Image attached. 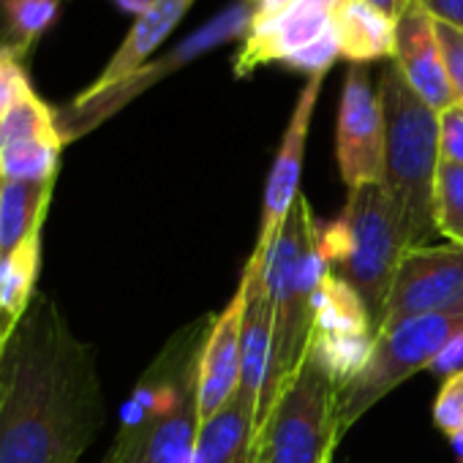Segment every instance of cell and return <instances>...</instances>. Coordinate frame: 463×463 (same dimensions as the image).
I'll use <instances>...</instances> for the list:
<instances>
[{
  "mask_svg": "<svg viewBox=\"0 0 463 463\" xmlns=\"http://www.w3.org/2000/svg\"><path fill=\"white\" fill-rule=\"evenodd\" d=\"M101 422L93 346L36 295L0 363V463H77Z\"/></svg>",
  "mask_w": 463,
  "mask_h": 463,
  "instance_id": "1",
  "label": "cell"
},
{
  "mask_svg": "<svg viewBox=\"0 0 463 463\" xmlns=\"http://www.w3.org/2000/svg\"><path fill=\"white\" fill-rule=\"evenodd\" d=\"M202 330L177 335L145 373L123 414L118 441L104 463H194L199 433V354Z\"/></svg>",
  "mask_w": 463,
  "mask_h": 463,
  "instance_id": "2",
  "label": "cell"
},
{
  "mask_svg": "<svg viewBox=\"0 0 463 463\" xmlns=\"http://www.w3.org/2000/svg\"><path fill=\"white\" fill-rule=\"evenodd\" d=\"M325 273L327 268L319 251V223L308 199L298 196L270 254L265 257V287L273 308V354L254 433L287 382L308 357L314 335V303Z\"/></svg>",
  "mask_w": 463,
  "mask_h": 463,
  "instance_id": "3",
  "label": "cell"
},
{
  "mask_svg": "<svg viewBox=\"0 0 463 463\" xmlns=\"http://www.w3.org/2000/svg\"><path fill=\"white\" fill-rule=\"evenodd\" d=\"M384 109V180L392 196L409 249L430 246L436 229V172H439V112H433L401 77L392 61L379 71Z\"/></svg>",
  "mask_w": 463,
  "mask_h": 463,
  "instance_id": "4",
  "label": "cell"
},
{
  "mask_svg": "<svg viewBox=\"0 0 463 463\" xmlns=\"http://www.w3.org/2000/svg\"><path fill=\"white\" fill-rule=\"evenodd\" d=\"M406 249L403 218L382 183L349 188L341 215L319 226V251L327 273L346 281L363 298L373 333L384 325L387 300Z\"/></svg>",
  "mask_w": 463,
  "mask_h": 463,
  "instance_id": "5",
  "label": "cell"
},
{
  "mask_svg": "<svg viewBox=\"0 0 463 463\" xmlns=\"http://www.w3.org/2000/svg\"><path fill=\"white\" fill-rule=\"evenodd\" d=\"M463 335V314H425L376 333L365 365L335 392V436L341 439L373 403Z\"/></svg>",
  "mask_w": 463,
  "mask_h": 463,
  "instance_id": "6",
  "label": "cell"
},
{
  "mask_svg": "<svg viewBox=\"0 0 463 463\" xmlns=\"http://www.w3.org/2000/svg\"><path fill=\"white\" fill-rule=\"evenodd\" d=\"M251 20H254V6L249 0H232L229 6L215 12L204 25H199L196 31L183 36L166 52L147 61L142 69H137L131 77H126L115 88L96 93V96H85V93L74 96L66 107L58 109V123H61L66 145L90 134L93 128L107 123L112 115H118L123 107H128L134 99H139L142 93H147L166 77L177 74L188 63H194V61L204 58L207 52L226 47L232 42H243L251 28Z\"/></svg>",
  "mask_w": 463,
  "mask_h": 463,
  "instance_id": "7",
  "label": "cell"
},
{
  "mask_svg": "<svg viewBox=\"0 0 463 463\" xmlns=\"http://www.w3.org/2000/svg\"><path fill=\"white\" fill-rule=\"evenodd\" d=\"M338 384L308 357L254 433L251 463H327L335 436Z\"/></svg>",
  "mask_w": 463,
  "mask_h": 463,
  "instance_id": "8",
  "label": "cell"
},
{
  "mask_svg": "<svg viewBox=\"0 0 463 463\" xmlns=\"http://www.w3.org/2000/svg\"><path fill=\"white\" fill-rule=\"evenodd\" d=\"M344 0H298L273 17L251 20L241 50L232 55V71L238 80L273 63L306 77L330 71L341 58L335 33V12Z\"/></svg>",
  "mask_w": 463,
  "mask_h": 463,
  "instance_id": "9",
  "label": "cell"
},
{
  "mask_svg": "<svg viewBox=\"0 0 463 463\" xmlns=\"http://www.w3.org/2000/svg\"><path fill=\"white\" fill-rule=\"evenodd\" d=\"M335 158L346 188L384 180V109L371 66H349L344 77Z\"/></svg>",
  "mask_w": 463,
  "mask_h": 463,
  "instance_id": "10",
  "label": "cell"
},
{
  "mask_svg": "<svg viewBox=\"0 0 463 463\" xmlns=\"http://www.w3.org/2000/svg\"><path fill=\"white\" fill-rule=\"evenodd\" d=\"M425 314H463V246H417L401 257L382 330Z\"/></svg>",
  "mask_w": 463,
  "mask_h": 463,
  "instance_id": "11",
  "label": "cell"
},
{
  "mask_svg": "<svg viewBox=\"0 0 463 463\" xmlns=\"http://www.w3.org/2000/svg\"><path fill=\"white\" fill-rule=\"evenodd\" d=\"M327 71L311 74L295 101V109L289 115L287 131L281 137L279 153L273 158L270 166V177L265 185V207H262V226H260V241L251 257L262 260L270 254L279 232L289 215V210L295 207L300 191V172H303V158H306V145H308V131H311V120H314V109L322 93Z\"/></svg>",
  "mask_w": 463,
  "mask_h": 463,
  "instance_id": "12",
  "label": "cell"
},
{
  "mask_svg": "<svg viewBox=\"0 0 463 463\" xmlns=\"http://www.w3.org/2000/svg\"><path fill=\"white\" fill-rule=\"evenodd\" d=\"M395 69L406 85L433 109L444 112L458 104V96L449 85L441 44L436 36V20L417 4L409 6L395 23Z\"/></svg>",
  "mask_w": 463,
  "mask_h": 463,
  "instance_id": "13",
  "label": "cell"
},
{
  "mask_svg": "<svg viewBox=\"0 0 463 463\" xmlns=\"http://www.w3.org/2000/svg\"><path fill=\"white\" fill-rule=\"evenodd\" d=\"M246 311V289L241 284L232 303L213 319L202 354H199V376H196V398H199V420H210L221 411L238 392L241 382V327Z\"/></svg>",
  "mask_w": 463,
  "mask_h": 463,
  "instance_id": "14",
  "label": "cell"
},
{
  "mask_svg": "<svg viewBox=\"0 0 463 463\" xmlns=\"http://www.w3.org/2000/svg\"><path fill=\"white\" fill-rule=\"evenodd\" d=\"M194 4L196 0H153V4L134 20L126 39L120 42V47L112 52L109 63L104 66V71L82 93L85 96L104 93L115 88L118 82H123L126 77H131L147 61H153L156 50L172 36V31L183 23V17L191 12Z\"/></svg>",
  "mask_w": 463,
  "mask_h": 463,
  "instance_id": "15",
  "label": "cell"
},
{
  "mask_svg": "<svg viewBox=\"0 0 463 463\" xmlns=\"http://www.w3.org/2000/svg\"><path fill=\"white\" fill-rule=\"evenodd\" d=\"M341 58L349 66H371L395 58V20L365 0H344L335 12Z\"/></svg>",
  "mask_w": 463,
  "mask_h": 463,
  "instance_id": "16",
  "label": "cell"
},
{
  "mask_svg": "<svg viewBox=\"0 0 463 463\" xmlns=\"http://www.w3.org/2000/svg\"><path fill=\"white\" fill-rule=\"evenodd\" d=\"M254 411L235 395L199 425L194 463H251Z\"/></svg>",
  "mask_w": 463,
  "mask_h": 463,
  "instance_id": "17",
  "label": "cell"
},
{
  "mask_svg": "<svg viewBox=\"0 0 463 463\" xmlns=\"http://www.w3.org/2000/svg\"><path fill=\"white\" fill-rule=\"evenodd\" d=\"M52 191L55 180H4V188H0V257L14 251L33 232H42L52 202Z\"/></svg>",
  "mask_w": 463,
  "mask_h": 463,
  "instance_id": "18",
  "label": "cell"
},
{
  "mask_svg": "<svg viewBox=\"0 0 463 463\" xmlns=\"http://www.w3.org/2000/svg\"><path fill=\"white\" fill-rule=\"evenodd\" d=\"M376 338L371 314L363 298L338 276L325 273L314 303L311 338Z\"/></svg>",
  "mask_w": 463,
  "mask_h": 463,
  "instance_id": "19",
  "label": "cell"
},
{
  "mask_svg": "<svg viewBox=\"0 0 463 463\" xmlns=\"http://www.w3.org/2000/svg\"><path fill=\"white\" fill-rule=\"evenodd\" d=\"M42 270V232H33L14 251L0 257V314L23 322L36 300Z\"/></svg>",
  "mask_w": 463,
  "mask_h": 463,
  "instance_id": "20",
  "label": "cell"
},
{
  "mask_svg": "<svg viewBox=\"0 0 463 463\" xmlns=\"http://www.w3.org/2000/svg\"><path fill=\"white\" fill-rule=\"evenodd\" d=\"M66 0H0V44L25 61L58 23Z\"/></svg>",
  "mask_w": 463,
  "mask_h": 463,
  "instance_id": "21",
  "label": "cell"
},
{
  "mask_svg": "<svg viewBox=\"0 0 463 463\" xmlns=\"http://www.w3.org/2000/svg\"><path fill=\"white\" fill-rule=\"evenodd\" d=\"M33 139H63L58 109L50 107L36 90L20 99L4 118H0V147Z\"/></svg>",
  "mask_w": 463,
  "mask_h": 463,
  "instance_id": "22",
  "label": "cell"
},
{
  "mask_svg": "<svg viewBox=\"0 0 463 463\" xmlns=\"http://www.w3.org/2000/svg\"><path fill=\"white\" fill-rule=\"evenodd\" d=\"M66 142L61 139H33L0 147V175L4 180L23 183H47L58 177L61 153Z\"/></svg>",
  "mask_w": 463,
  "mask_h": 463,
  "instance_id": "23",
  "label": "cell"
},
{
  "mask_svg": "<svg viewBox=\"0 0 463 463\" xmlns=\"http://www.w3.org/2000/svg\"><path fill=\"white\" fill-rule=\"evenodd\" d=\"M436 229L455 246H463V166L447 161H439L436 172Z\"/></svg>",
  "mask_w": 463,
  "mask_h": 463,
  "instance_id": "24",
  "label": "cell"
},
{
  "mask_svg": "<svg viewBox=\"0 0 463 463\" xmlns=\"http://www.w3.org/2000/svg\"><path fill=\"white\" fill-rule=\"evenodd\" d=\"M33 93L25 58L12 47L0 44V118H4L20 99Z\"/></svg>",
  "mask_w": 463,
  "mask_h": 463,
  "instance_id": "25",
  "label": "cell"
},
{
  "mask_svg": "<svg viewBox=\"0 0 463 463\" xmlns=\"http://www.w3.org/2000/svg\"><path fill=\"white\" fill-rule=\"evenodd\" d=\"M433 422L449 439L463 433V371H455L444 379L433 403Z\"/></svg>",
  "mask_w": 463,
  "mask_h": 463,
  "instance_id": "26",
  "label": "cell"
},
{
  "mask_svg": "<svg viewBox=\"0 0 463 463\" xmlns=\"http://www.w3.org/2000/svg\"><path fill=\"white\" fill-rule=\"evenodd\" d=\"M439 158L463 166V104L439 112Z\"/></svg>",
  "mask_w": 463,
  "mask_h": 463,
  "instance_id": "27",
  "label": "cell"
},
{
  "mask_svg": "<svg viewBox=\"0 0 463 463\" xmlns=\"http://www.w3.org/2000/svg\"><path fill=\"white\" fill-rule=\"evenodd\" d=\"M436 36L441 44V55H444V69L449 77V85L458 96V101L463 104V31L436 23Z\"/></svg>",
  "mask_w": 463,
  "mask_h": 463,
  "instance_id": "28",
  "label": "cell"
},
{
  "mask_svg": "<svg viewBox=\"0 0 463 463\" xmlns=\"http://www.w3.org/2000/svg\"><path fill=\"white\" fill-rule=\"evenodd\" d=\"M420 4L436 23L463 31V0H420Z\"/></svg>",
  "mask_w": 463,
  "mask_h": 463,
  "instance_id": "29",
  "label": "cell"
},
{
  "mask_svg": "<svg viewBox=\"0 0 463 463\" xmlns=\"http://www.w3.org/2000/svg\"><path fill=\"white\" fill-rule=\"evenodd\" d=\"M428 371H433V373H444V376H449V373H455V371H463V335L460 338H455L433 363H430V368Z\"/></svg>",
  "mask_w": 463,
  "mask_h": 463,
  "instance_id": "30",
  "label": "cell"
},
{
  "mask_svg": "<svg viewBox=\"0 0 463 463\" xmlns=\"http://www.w3.org/2000/svg\"><path fill=\"white\" fill-rule=\"evenodd\" d=\"M365 4L376 6L379 12H384L387 17H392V20L398 23V17H401L409 6H414L417 0H365Z\"/></svg>",
  "mask_w": 463,
  "mask_h": 463,
  "instance_id": "31",
  "label": "cell"
},
{
  "mask_svg": "<svg viewBox=\"0 0 463 463\" xmlns=\"http://www.w3.org/2000/svg\"><path fill=\"white\" fill-rule=\"evenodd\" d=\"M298 0H260V4L254 6V20H265V17H273L289 6H295Z\"/></svg>",
  "mask_w": 463,
  "mask_h": 463,
  "instance_id": "32",
  "label": "cell"
},
{
  "mask_svg": "<svg viewBox=\"0 0 463 463\" xmlns=\"http://www.w3.org/2000/svg\"><path fill=\"white\" fill-rule=\"evenodd\" d=\"M109 4H115L123 14H128V17H139L150 4H153V0H109Z\"/></svg>",
  "mask_w": 463,
  "mask_h": 463,
  "instance_id": "33",
  "label": "cell"
},
{
  "mask_svg": "<svg viewBox=\"0 0 463 463\" xmlns=\"http://www.w3.org/2000/svg\"><path fill=\"white\" fill-rule=\"evenodd\" d=\"M452 444H455V449H458V455L463 458V433H460V436H455V439H452Z\"/></svg>",
  "mask_w": 463,
  "mask_h": 463,
  "instance_id": "34",
  "label": "cell"
},
{
  "mask_svg": "<svg viewBox=\"0 0 463 463\" xmlns=\"http://www.w3.org/2000/svg\"><path fill=\"white\" fill-rule=\"evenodd\" d=\"M249 4H251V6H257V4H260V0H249Z\"/></svg>",
  "mask_w": 463,
  "mask_h": 463,
  "instance_id": "35",
  "label": "cell"
},
{
  "mask_svg": "<svg viewBox=\"0 0 463 463\" xmlns=\"http://www.w3.org/2000/svg\"><path fill=\"white\" fill-rule=\"evenodd\" d=\"M0 188H4V175H0Z\"/></svg>",
  "mask_w": 463,
  "mask_h": 463,
  "instance_id": "36",
  "label": "cell"
},
{
  "mask_svg": "<svg viewBox=\"0 0 463 463\" xmlns=\"http://www.w3.org/2000/svg\"><path fill=\"white\" fill-rule=\"evenodd\" d=\"M327 463H330V460H327Z\"/></svg>",
  "mask_w": 463,
  "mask_h": 463,
  "instance_id": "37",
  "label": "cell"
}]
</instances>
